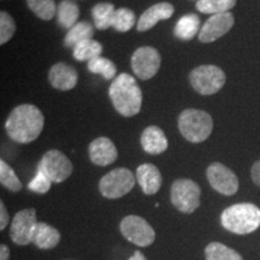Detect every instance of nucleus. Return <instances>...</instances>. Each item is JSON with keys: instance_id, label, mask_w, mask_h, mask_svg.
<instances>
[{"instance_id": "f257e3e1", "label": "nucleus", "mask_w": 260, "mask_h": 260, "mask_svg": "<svg viewBox=\"0 0 260 260\" xmlns=\"http://www.w3.org/2000/svg\"><path fill=\"white\" fill-rule=\"evenodd\" d=\"M45 118L40 110L31 104L16 106L8 117L5 130L9 138L18 144H29L41 134Z\"/></svg>"}, {"instance_id": "f03ea898", "label": "nucleus", "mask_w": 260, "mask_h": 260, "mask_svg": "<svg viewBox=\"0 0 260 260\" xmlns=\"http://www.w3.org/2000/svg\"><path fill=\"white\" fill-rule=\"evenodd\" d=\"M109 96L119 115L133 117L141 110L142 92L132 75H118L110 86Z\"/></svg>"}, {"instance_id": "7ed1b4c3", "label": "nucleus", "mask_w": 260, "mask_h": 260, "mask_svg": "<svg viewBox=\"0 0 260 260\" xmlns=\"http://www.w3.org/2000/svg\"><path fill=\"white\" fill-rule=\"evenodd\" d=\"M220 223L228 232L247 235L260 226V209L251 203L232 205L220 214Z\"/></svg>"}, {"instance_id": "20e7f679", "label": "nucleus", "mask_w": 260, "mask_h": 260, "mask_svg": "<svg viewBox=\"0 0 260 260\" xmlns=\"http://www.w3.org/2000/svg\"><path fill=\"white\" fill-rule=\"evenodd\" d=\"M178 129L182 136L193 144H200L209 139L213 129V119L203 110L187 109L178 117Z\"/></svg>"}, {"instance_id": "39448f33", "label": "nucleus", "mask_w": 260, "mask_h": 260, "mask_svg": "<svg viewBox=\"0 0 260 260\" xmlns=\"http://www.w3.org/2000/svg\"><path fill=\"white\" fill-rule=\"evenodd\" d=\"M189 81L195 92L201 95H212L223 88L226 76L216 65H200L190 71Z\"/></svg>"}, {"instance_id": "423d86ee", "label": "nucleus", "mask_w": 260, "mask_h": 260, "mask_svg": "<svg viewBox=\"0 0 260 260\" xmlns=\"http://www.w3.org/2000/svg\"><path fill=\"white\" fill-rule=\"evenodd\" d=\"M201 189L189 178H180L171 186V203L182 213L190 214L200 206Z\"/></svg>"}, {"instance_id": "0eeeda50", "label": "nucleus", "mask_w": 260, "mask_h": 260, "mask_svg": "<svg viewBox=\"0 0 260 260\" xmlns=\"http://www.w3.org/2000/svg\"><path fill=\"white\" fill-rule=\"evenodd\" d=\"M136 178L129 169L118 168L111 170L99 182V190L107 199H119L135 186Z\"/></svg>"}, {"instance_id": "6e6552de", "label": "nucleus", "mask_w": 260, "mask_h": 260, "mask_svg": "<svg viewBox=\"0 0 260 260\" xmlns=\"http://www.w3.org/2000/svg\"><path fill=\"white\" fill-rule=\"evenodd\" d=\"M119 230L129 242L139 247L151 246L155 240V232L151 224L135 214L124 217L119 224Z\"/></svg>"}, {"instance_id": "1a4fd4ad", "label": "nucleus", "mask_w": 260, "mask_h": 260, "mask_svg": "<svg viewBox=\"0 0 260 260\" xmlns=\"http://www.w3.org/2000/svg\"><path fill=\"white\" fill-rule=\"evenodd\" d=\"M39 170L44 172L52 183H61L71 176L74 167L64 153L58 149H50L41 158Z\"/></svg>"}, {"instance_id": "9d476101", "label": "nucleus", "mask_w": 260, "mask_h": 260, "mask_svg": "<svg viewBox=\"0 0 260 260\" xmlns=\"http://www.w3.org/2000/svg\"><path fill=\"white\" fill-rule=\"evenodd\" d=\"M37 210L25 209L15 214L10 228V237L18 246H28L32 243L35 226H37Z\"/></svg>"}, {"instance_id": "9b49d317", "label": "nucleus", "mask_w": 260, "mask_h": 260, "mask_svg": "<svg viewBox=\"0 0 260 260\" xmlns=\"http://www.w3.org/2000/svg\"><path fill=\"white\" fill-rule=\"evenodd\" d=\"M161 57L157 48L151 46L140 47L132 57V69L139 79L149 80L159 71Z\"/></svg>"}, {"instance_id": "f8f14e48", "label": "nucleus", "mask_w": 260, "mask_h": 260, "mask_svg": "<svg viewBox=\"0 0 260 260\" xmlns=\"http://www.w3.org/2000/svg\"><path fill=\"white\" fill-rule=\"evenodd\" d=\"M207 180L214 190L223 195H234L239 190V178L235 172L222 164V162H212L206 171Z\"/></svg>"}, {"instance_id": "ddd939ff", "label": "nucleus", "mask_w": 260, "mask_h": 260, "mask_svg": "<svg viewBox=\"0 0 260 260\" xmlns=\"http://www.w3.org/2000/svg\"><path fill=\"white\" fill-rule=\"evenodd\" d=\"M234 23H235V18L230 12L212 15L201 27L199 31V41L204 44L216 41L217 39L225 35L233 28Z\"/></svg>"}, {"instance_id": "4468645a", "label": "nucleus", "mask_w": 260, "mask_h": 260, "mask_svg": "<svg viewBox=\"0 0 260 260\" xmlns=\"http://www.w3.org/2000/svg\"><path fill=\"white\" fill-rule=\"evenodd\" d=\"M89 159L93 164L99 165V167H107L116 161L118 157V151L116 146L110 139L107 138H98L93 140L88 147Z\"/></svg>"}, {"instance_id": "2eb2a0df", "label": "nucleus", "mask_w": 260, "mask_h": 260, "mask_svg": "<svg viewBox=\"0 0 260 260\" xmlns=\"http://www.w3.org/2000/svg\"><path fill=\"white\" fill-rule=\"evenodd\" d=\"M51 86L59 90H70L76 87L79 74L75 68L67 63H57L51 68L48 74Z\"/></svg>"}, {"instance_id": "dca6fc26", "label": "nucleus", "mask_w": 260, "mask_h": 260, "mask_svg": "<svg viewBox=\"0 0 260 260\" xmlns=\"http://www.w3.org/2000/svg\"><path fill=\"white\" fill-rule=\"evenodd\" d=\"M174 12L175 8L170 3H158V4L152 5L140 16L136 28L139 31H147L153 28L159 21L170 18Z\"/></svg>"}, {"instance_id": "f3484780", "label": "nucleus", "mask_w": 260, "mask_h": 260, "mask_svg": "<svg viewBox=\"0 0 260 260\" xmlns=\"http://www.w3.org/2000/svg\"><path fill=\"white\" fill-rule=\"evenodd\" d=\"M136 181L146 195H153L161 187V174L159 169L151 162L141 164L136 170Z\"/></svg>"}, {"instance_id": "a211bd4d", "label": "nucleus", "mask_w": 260, "mask_h": 260, "mask_svg": "<svg viewBox=\"0 0 260 260\" xmlns=\"http://www.w3.org/2000/svg\"><path fill=\"white\" fill-rule=\"evenodd\" d=\"M141 146L148 154H160L168 149L169 142L164 132L157 125H149L142 132Z\"/></svg>"}, {"instance_id": "6ab92c4d", "label": "nucleus", "mask_w": 260, "mask_h": 260, "mask_svg": "<svg viewBox=\"0 0 260 260\" xmlns=\"http://www.w3.org/2000/svg\"><path fill=\"white\" fill-rule=\"evenodd\" d=\"M60 242V233L54 226L45 222H38L35 226L32 243L40 249H53Z\"/></svg>"}, {"instance_id": "aec40b11", "label": "nucleus", "mask_w": 260, "mask_h": 260, "mask_svg": "<svg viewBox=\"0 0 260 260\" xmlns=\"http://www.w3.org/2000/svg\"><path fill=\"white\" fill-rule=\"evenodd\" d=\"M200 28V18L197 15H184L178 19L175 27V37L181 40H191Z\"/></svg>"}, {"instance_id": "412c9836", "label": "nucleus", "mask_w": 260, "mask_h": 260, "mask_svg": "<svg viewBox=\"0 0 260 260\" xmlns=\"http://www.w3.org/2000/svg\"><path fill=\"white\" fill-rule=\"evenodd\" d=\"M80 16V9L73 0H63L59 3L57 10L58 22L63 28L71 29L76 24Z\"/></svg>"}, {"instance_id": "4be33fe9", "label": "nucleus", "mask_w": 260, "mask_h": 260, "mask_svg": "<svg viewBox=\"0 0 260 260\" xmlns=\"http://www.w3.org/2000/svg\"><path fill=\"white\" fill-rule=\"evenodd\" d=\"M116 9L111 3H99L92 9L94 25L100 30H105L112 27L113 16Z\"/></svg>"}, {"instance_id": "5701e85b", "label": "nucleus", "mask_w": 260, "mask_h": 260, "mask_svg": "<svg viewBox=\"0 0 260 260\" xmlns=\"http://www.w3.org/2000/svg\"><path fill=\"white\" fill-rule=\"evenodd\" d=\"M94 35V27L89 22H79L74 25L73 28L69 29L67 37H65V45L68 47H75L76 45L81 44L84 40L93 39Z\"/></svg>"}, {"instance_id": "b1692460", "label": "nucleus", "mask_w": 260, "mask_h": 260, "mask_svg": "<svg viewBox=\"0 0 260 260\" xmlns=\"http://www.w3.org/2000/svg\"><path fill=\"white\" fill-rule=\"evenodd\" d=\"M103 53V45L93 39L84 40L74 47L73 54L76 60L90 61L94 58L100 57Z\"/></svg>"}, {"instance_id": "393cba45", "label": "nucleus", "mask_w": 260, "mask_h": 260, "mask_svg": "<svg viewBox=\"0 0 260 260\" xmlns=\"http://www.w3.org/2000/svg\"><path fill=\"white\" fill-rule=\"evenodd\" d=\"M206 260H243L240 253L220 242H211L205 248Z\"/></svg>"}, {"instance_id": "a878e982", "label": "nucleus", "mask_w": 260, "mask_h": 260, "mask_svg": "<svg viewBox=\"0 0 260 260\" xmlns=\"http://www.w3.org/2000/svg\"><path fill=\"white\" fill-rule=\"evenodd\" d=\"M237 0H198L197 9L201 14L218 15L229 12L236 5Z\"/></svg>"}, {"instance_id": "bb28decb", "label": "nucleus", "mask_w": 260, "mask_h": 260, "mask_svg": "<svg viewBox=\"0 0 260 260\" xmlns=\"http://www.w3.org/2000/svg\"><path fill=\"white\" fill-rule=\"evenodd\" d=\"M27 5L39 18L44 21L53 18L58 10L54 0H27Z\"/></svg>"}, {"instance_id": "cd10ccee", "label": "nucleus", "mask_w": 260, "mask_h": 260, "mask_svg": "<svg viewBox=\"0 0 260 260\" xmlns=\"http://www.w3.org/2000/svg\"><path fill=\"white\" fill-rule=\"evenodd\" d=\"M88 70L93 74L102 75L105 80H112L117 74V67L112 60L104 57L94 58L88 61Z\"/></svg>"}, {"instance_id": "c85d7f7f", "label": "nucleus", "mask_w": 260, "mask_h": 260, "mask_svg": "<svg viewBox=\"0 0 260 260\" xmlns=\"http://www.w3.org/2000/svg\"><path fill=\"white\" fill-rule=\"evenodd\" d=\"M0 182L6 189L17 193L22 189V182L19 181L17 175L5 160H0Z\"/></svg>"}, {"instance_id": "c756f323", "label": "nucleus", "mask_w": 260, "mask_h": 260, "mask_svg": "<svg viewBox=\"0 0 260 260\" xmlns=\"http://www.w3.org/2000/svg\"><path fill=\"white\" fill-rule=\"evenodd\" d=\"M136 22V17L134 11L126 9V8H121L117 9L115 12V16H113V22L112 27L116 29V30L125 32L134 27Z\"/></svg>"}, {"instance_id": "7c9ffc66", "label": "nucleus", "mask_w": 260, "mask_h": 260, "mask_svg": "<svg viewBox=\"0 0 260 260\" xmlns=\"http://www.w3.org/2000/svg\"><path fill=\"white\" fill-rule=\"evenodd\" d=\"M16 31V23L14 18L8 12H0V45H5L14 37Z\"/></svg>"}, {"instance_id": "2f4dec72", "label": "nucleus", "mask_w": 260, "mask_h": 260, "mask_svg": "<svg viewBox=\"0 0 260 260\" xmlns=\"http://www.w3.org/2000/svg\"><path fill=\"white\" fill-rule=\"evenodd\" d=\"M51 184H52V182L50 181V178H48L46 175L44 174V172L38 170L37 176L32 178L30 183L28 184V188L31 191H34V193L45 194L50 190Z\"/></svg>"}, {"instance_id": "473e14b6", "label": "nucleus", "mask_w": 260, "mask_h": 260, "mask_svg": "<svg viewBox=\"0 0 260 260\" xmlns=\"http://www.w3.org/2000/svg\"><path fill=\"white\" fill-rule=\"evenodd\" d=\"M10 217H9V212L6 210L5 205L3 201H0V230H4L6 225L9 224Z\"/></svg>"}, {"instance_id": "72a5a7b5", "label": "nucleus", "mask_w": 260, "mask_h": 260, "mask_svg": "<svg viewBox=\"0 0 260 260\" xmlns=\"http://www.w3.org/2000/svg\"><path fill=\"white\" fill-rule=\"evenodd\" d=\"M251 176H252L253 182H254L256 186L260 187V159L253 164L252 170H251Z\"/></svg>"}, {"instance_id": "f704fd0d", "label": "nucleus", "mask_w": 260, "mask_h": 260, "mask_svg": "<svg viewBox=\"0 0 260 260\" xmlns=\"http://www.w3.org/2000/svg\"><path fill=\"white\" fill-rule=\"evenodd\" d=\"M10 258V249L9 247L2 243L0 246V260H9Z\"/></svg>"}, {"instance_id": "c9c22d12", "label": "nucleus", "mask_w": 260, "mask_h": 260, "mask_svg": "<svg viewBox=\"0 0 260 260\" xmlns=\"http://www.w3.org/2000/svg\"><path fill=\"white\" fill-rule=\"evenodd\" d=\"M128 260H147V258H146L145 254L141 251H135L133 256H130Z\"/></svg>"}]
</instances>
